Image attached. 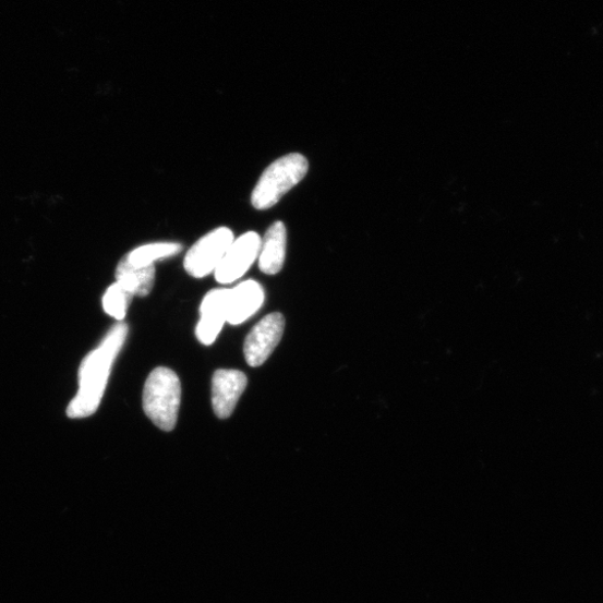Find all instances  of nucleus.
Instances as JSON below:
<instances>
[{"mask_svg": "<svg viewBox=\"0 0 603 603\" xmlns=\"http://www.w3.org/2000/svg\"><path fill=\"white\" fill-rule=\"evenodd\" d=\"M128 336L126 324L120 323L108 334L101 346L83 361L80 389L68 408L71 419H84L97 411L102 400L113 361Z\"/></svg>", "mask_w": 603, "mask_h": 603, "instance_id": "f257e3e1", "label": "nucleus"}, {"mask_svg": "<svg viewBox=\"0 0 603 603\" xmlns=\"http://www.w3.org/2000/svg\"><path fill=\"white\" fill-rule=\"evenodd\" d=\"M181 400L179 377L169 367L159 366L149 375L144 390V409L161 431L176 427Z\"/></svg>", "mask_w": 603, "mask_h": 603, "instance_id": "f03ea898", "label": "nucleus"}, {"mask_svg": "<svg viewBox=\"0 0 603 603\" xmlns=\"http://www.w3.org/2000/svg\"><path fill=\"white\" fill-rule=\"evenodd\" d=\"M307 170V159L300 154L277 159L260 178L252 195L253 206L258 210L272 208L296 188Z\"/></svg>", "mask_w": 603, "mask_h": 603, "instance_id": "7ed1b4c3", "label": "nucleus"}, {"mask_svg": "<svg viewBox=\"0 0 603 603\" xmlns=\"http://www.w3.org/2000/svg\"><path fill=\"white\" fill-rule=\"evenodd\" d=\"M236 241L233 231L220 227L202 238L185 255L183 266L190 275L202 278L215 272L228 248Z\"/></svg>", "mask_w": 603, "mask_h": 603, "instance_id": "20e7f679", "label": "nucleus"}, {"mask_svg": "<svg viewBox=\"0 0 603 603\" xmlns=\"http://www.w3.org/2000/svg\"><path fill=\"white\" fill-rule=\"evenodd\" d=\"M262 239L255 231L242 236L231 244L215 269L220 285H230L240 280L260 255Z\"/></svg>", "mask_w": 603, "mask_h": 603, "instance_id": "39448f33", "label": "nucleus"}, {"mask_svg": "<svg viewBox=\"0 0 603 603\" xmlns=\"http://www.w3.org/2000/svg\"><path fill=\"white\" fill-rule=\"evenodd\" d=\"M286 329V318L281 313L266 315L248 336L244 353L251 366L262 365L281 342Z\"/></svg>", "mask_w": 603, "mask_h": 603, "instance_id": "423d86ee", "label": "nucleus"}, {"mask_svg": "<svg viewBox=\"0 0 603 603\" xmlns=\"http://www.w3.org/2000/svg\"><path fill=\"white\" fill-rule=\"evenodd\" d=\"M248 378L239 370H217L213 377L212 402L219 420H227L234 412L245 391Z\"/></svg>", "mask_w": 603, "mask_h": 603, "instance_id": "0eeeda50", "label": "nucleus"}, {"mask_svg": "<svg viewBox=\"0 0 603 603\" xmlns=\"http://www.w3.org/2000/svg\"><path fill=\"white\" fill-rule=\"evenodd\" d=\"M264 299V290L255 281H245L234 289H227V322L239 326L260 310Z\"/></svg>", "mask_w": 603, "mask_h": 603, "instance_id": "6e6552de", "label": "nucleus"}, {"mask_svg": "<svg viewBox=\"0 0 603 603\" xmlns=\"http://www.w3.org/2000/svg\"><path fill=\"white\" fill-rule=\"evenodd\" d=\"M226 300L227 289L212 290L203 300L196 335L205 346L215 342L227 322Z\"/></svg>", "mask_w": 603, "mask_h": 603, "instance_id": "1a4fd4ad", "label": "nucleus"}, {"mask_svg": "<svg viewBox=\"0 0 603 603\" xmlns=\"http://www.w3.org/2000/svg\"><path fill=\"white\" fill-rule=\"evenodd\" d=\"M287 227L282 221H275L266 230L262 240L258 265L268 275L280 273L287 255Z\"/></svg>", "mask_w": 603, "mask_h": 603, "instance_id": "9d476101", "label": "nucleus"}, {"mask_svg": "<svg viewBox=\"0 0 603 603\" xmlns=\"http://www.w3.org/2000/svg\"><path fill=\"white\" fill-rule=\"evenodd\" d=\"M117 284L132 297H147L154 289L156 280L155 265L135 267L123 257L117 267Z\"/></svg>", "mask_w": 603, "mask_h": 603, "instance_id": "9b49d317", "label": "nucleus"}, {"mask_svg": "<svg viewBox=\"0 0 603 603\" xmlns=\"http://www.w3.org/2000/svg\"><path fill=\"white\" fill-rule=\"evenodd\" d=\"M182 246L178 243H154L137 248L124 256L126 262L135 267L154 265L158 260L171 257L180 253Z\"/></svg>", "mask_w": 603, "mask_h": 603, "instance_id": "f8f14e48", "label": "nucleus"}, {"mask_svg": "<svg viewBox=\"0 0 603 603\" xmlns=\"http://www.w3.org/2000/svg\"><path fill=\"white\" fill-rule=\"evenodd\" d=\"M132 298L121 286L114 284L108 289L104 298L105 311L117 319H123Z\"/></svg>", "mask_w": 603, "mask_h": 603, "instance_id": "ddd939ff", "label": "nucleus"}]
</instances>
